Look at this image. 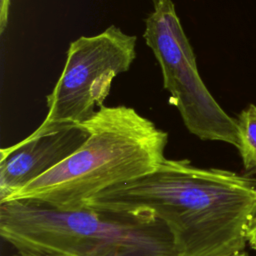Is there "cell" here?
<instances>
[{
  "instance_id": "obj_1",
  "label": "cell",
  "mask_w": 256,
  "mask_h": 256,
  "mask_svg": "<svg viewBox=\"0 0 256 256\" xmlns=\"http://www.w3.org/2000/svg\"><path fill=\"white\" fill-rule=\"evenodd\" d=\"M85 206L154 215L170 229L180 256H231L248 243L256 178L165 158L154 171L105 189Z\"/></svg>"
},
{
  "instance_id": "obj_2",
  "label": "cell",
  "mask_w": 256,
  "mask_h": 256,
  "mask_svg": "<svg viewBox=\"0 0 256 256\" xmlns=\"http://www.w3.org/2000/svg\"><path fill=\"white\" fill-rule=\"evenodd\" d=\"M0 235L26 256H180L170 229L150 213L66 210L34 199L0 203Z\"/></svg>"
},
{
  "instance_id": "obj_3",
  "label": "cell",
  "mask_w": 256,
  "mask_h": 256,
  "mask_svg": "<svg viewBox=\"0 0 256 256\" xmlns=\"http://www.w3.org/2000/svg\"><path fill=\"white\" fill-rule=\"evenodd\" d=\"M82 124L89 131L86 141L6 201L34 199L79 209L105 189L154 171L165 159L168 134L131 107L102 106Z\"/></svg>"
},
{
  "instance_id": "obj_4",
  "label": "cell",
  "mask_w": 256,
  "mask_h": 256,
  "mask_svg": "<svg viewBox=\"0 0 256 256\" xmlns=\"http://www.w3.org/2000/svg\"><path fill=\"white\" fill-rule=\"evenodd\" d=\"M153 3L143 37L160 65L164 88L171 94L184 125L202 140L222 141L237 148V120L221 108L202 81L174 3Z\"/></svg>"
},
{
  "instance_id": "obj_5",
  "label": "cell",
  "mask_w": 256,
  "mask_h": 256,
  "mask_svg": "<svg viewBox=\"0 0 256 256\" xmlns=\"http://www.w3.org/2000/svg\"><path fill=\"white\" fill-rule=\"evenodd\" d=\"M137 37L111 25L93 36L71 42L63 71L47 96V115L35 130L82 124L102 107L114 78L129 70L136 57Z\"/></svg>"
},
{
  "instance_id": "obj_6",
  "label": "cell",
  "mask_w": 256,
  "mask_h": 256,
  "mask_svg": "<svg viewBox=\"0 0 256 256\" xmlns=\"http://www.w3.org/2000/svg\"><path fill=\"white\" fill-rule=\"evenodd\" d=\"M83 124L32 132L20 142L0 150V202L42 176L70 155L88 138Z\"/></svg>"
},
{
  "instance_id": "obj_7",
  "label": "cell",
  "mask_w": 256,
  "mask_h": 256,
  "mask_svg": "<svg viewBox=\"0 0 256 256\" xmlns=\"http://www.w3.org/2000/svg\"><path fill=\"white\" fill-rule=\"evenodd\" d=\"M238 147L244 168L256 174V106L246 107L237 119Z\"/></svg>"
},
{
  "instance_id": "obj_8",
  "label": "cell",
  "mask_w": 256,
  "mask_h": 256,
  "mask_svg": "<svg viewBox=\"0 0 256 256\" xmlns=\"http://www.w3.org/2000/svg\"><path fill=\"white\" fill-rule=\"evenodd\" d=\"M10 0H0V33H3L8 24Z\"/></svg>"
},
{
  "instance_id": "obj_9",
  "label": "cell",
  "mask_w": 256,
  "mask_h": 256,
  "mask_svg": "<svg viewBox=\"0 0 256 256\" xmlns=\"http://www.w3.org/2000/svg\"><path fill=\"white\" fill-rule=\"evenodd\" d=\"M247 242L249 246L256 251V214L254 215L247 232Z\"/></svg>"
},
{
  "instance_id": "obj_10",
  "label": "cell",
  "mask_w": 256,
  "mask_h": 256,
  "mask_svg": "<svg viewBox=\"0 0 256 256\" xmlns=\"http://www.w3.org/2000/svg\"><path fill=\"white\" fill-rule=\"evenodd\" d=\"M231 256H249V255L244 251V252H241V253H238V254H235V255H231Z\"/></svg>"
},
{
  "instance_id": "obj_11",
  "label": "cell",
  "mask_w": 256,
  "mask_h": 256,
  "mask_svg": "<svg viewBox=\"0 0 256 256\" xmlns=\"http://www.w3.org/2000/svg\"><path fill=\"white\" fill-rule=\"evenodd\" d=\"M18 256H26V255H21V254H20V255H18Z\"/></svg>"
}]
</instances>
